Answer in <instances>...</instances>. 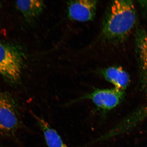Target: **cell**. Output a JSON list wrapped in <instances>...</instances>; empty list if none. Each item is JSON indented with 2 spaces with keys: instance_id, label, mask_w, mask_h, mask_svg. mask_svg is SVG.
Wrapping results in <instances>:
<instances>
[{
  "instance_id": "cell-1",
  "label": "cell",
  "mask_w": 147,
  "mask_h": 147,
  "mask_svg": "<svg viewBox=\"0 0 147 147\" xmlns=\"http://www.w3.org/2000/svg\"><path fill=\"white\" fill-rule=\"evenodd\" d=\"M136 19L133 1H112L104 18L102 32L104 38L115 43L123 41L131 33Z\"/></svg>"
},
{
  "instance_id": "cell-2",
  "label": "cell",
  "mask_w": 147,
  "mask_h": 147,
  "mask_svg": "<svg viewBox=\"0 0 147 147\" xmlns=\"http://www.w3.org/2000/svg\"><path fill=\"white\" fill-rule=\"evenodd\" d=\"M24 59V54L19 47L0 41V74L7 81L11 84L19 81Z\"/></svg>"
},
{
  "instance_id": "cell-3",
  "label": "cell",
  "mask_w": 147,
  "mask_h": 147,
  "mask_svg": "<svg viewBox=\"0 0 147 147\" xmlns=\"http://www.w3.org/2000/svg\"><path fill=\"white\" fill-rule=\"evenodd\" d=\"M19 125V115L13 97L8 93L0 92V134L14 137Z\"/></svg>"
},
{
  "instance_id": "cell-4",
  "label": "cell",
  "mask_w": 147,
  "mask_h": 147,
  "mask_svg": "<svg viewBox=\"0 0 147 147\" xmlns=\"http://www.w3.org/2000/svg\"><path fill=\"white\" fill-rule=\"evenodd\" d=\"M124 95L125 91L115 88L111 89H97L71 101L69 104L81 100H90L96 106L97 110L104 116L118 105L123 100Z\"/></svg>"
},
{
  "instance_id": "cell-5",
  "label": "cell",
  "mask_w": 147,
  "mask_h": 147,
  "mask_svg": "<svg viewBox=\"0 0 147 147\" xmlns=\"http://www.w3.org/2000/svg\"><path fill=\"white\" fill-rule=\"evenodd\" d=\"M97 4V1L92 0L69 1L67 3L68 16L78 22L91 21L95 17Z\"/></svg>"
},
{
  "instance_id": "cell-6",
  "label": "cell",
  "mask_w": 147,
  "mask_h": 147,
  "mask_svg": "<svg viewBox=\"0 0 147 147\" xmlns=\"http://www.w3.org/2000/svg\"><path fill=\"white\" fill-rule=\"evenodd\" d=\"M99 74L115 88L125 91L129 84V75L120 67L112 66L100 70Z\"/></svg>"
},
{
  "instance_id": "cell-7",
  "label": "cell",
  "mask_w": 147,
  "mask_h": 147,
  "mask_svg": "<svg viewBox=\"0 0 147 147\" xmlns=\"http://www.w3.org/2000/svg\"><path fill=\"white\" fill-rule=\"evenodd\" d=\"M16 4L25 20L29 23L38 18L45 7L43 1L36 0L18 1H16Z\"/></svg>"
},
{
  "instance_id": "cell-8",
  "label": "cell",
  "mask_w": 147,
  "mask_h": 147,
  "mask_svg": "<svg viewBox=\"0 0 147 147\" xmlns=\"http://www.w3.org/2000/svg\"><path fill=\"white\" fill-rule=\"evenodd\" d=\"M49 147H68L56 130L45 119L34 115Z\"/></svg>"
},
{
  "instance_id": "cell-9",
  "label": "cell",
  "mask_w": 147,
  "mask_h": 147,
  "mask_svg": "<svg viewBox=\"0 0 147 147\" xmlns=\"http://www.w3.org/2000/svg\"><path fill=\"white\" fill-rule=\"evenodd\" d=\"M137 45L141 82L143 86L146 87L147 86V33L138 36Z\"/></svg>"
},
{
  "instance_id": "cell-10",
  "label": "cell",
  "mask_w": 147,
  "mask_h": 147,
  "mask_svg": "<svg viewBox=\"0 0 147 147\" xmlns=\"http://www.w3.org/2000/svg\"><path fill=\"white\" fill-rule=\"evenodd\" d=\"M147 117V105L125 118L119 123L122 131L126 132Z\"/></svg>"
},
{
  "instance_id": "cell-11",
  "label": "cell",
  "mask_w": 147,
  "mask_h": 147,
  "mask_svg": "<svg viewBox=\"0 0 147 147\" xmlns=\"http://www.w3.org/2000/svg\"><path fill=\"white\" fill-rule=\"evenodd\" d=\"M1 3H0V8H1Z\"/></svg>"
}]
</instances>
